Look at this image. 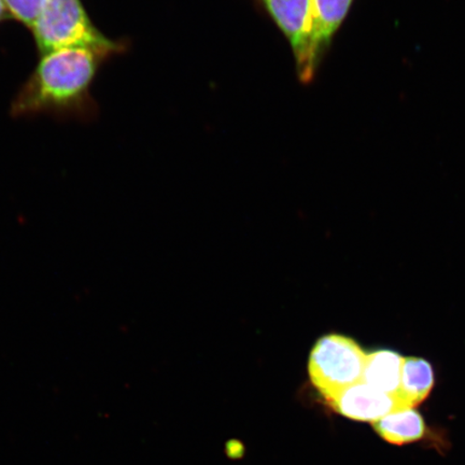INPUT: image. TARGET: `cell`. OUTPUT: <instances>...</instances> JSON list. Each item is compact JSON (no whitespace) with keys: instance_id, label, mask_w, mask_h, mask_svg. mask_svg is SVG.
<instances>
[{"instance_id":"cell-6","label":"cell","mask_w":465,"mask_h":465,"mask_svg":"<svg viewBox=\"0 0 465 465\" xmlns=\"http://www.w3.org/2000/svg\"><path fill=\"white\" fill-rule=\"evenodd\" d=\"M352 3L353 0H312V50L317 71Z\"/></svg>"},{"instance_id":"cell-4","label":"cell","mask_w":465,"mask_h":465,"mask_svg":"<svg viewBox=\"0 0 465 465\" xmlns=\"http://www.w3.org/2000/svg\"><path fill=\"white\" fill-rule=\"evenodd\" d=\"M263 9L292 49L296 73L303 84H310L317 69L312 50V0H253Z\"/></svg>"},{"instance_id":"cell-2","label":"cell","mask_w":465,"mask_h":465,"mask_svg":"<svg viewBox=\"0 0 465 465\" xmlns=\"http://www.w3.org/2000/svg\"><path fill=\"white\" fill-rule=\"evenodd\" d=\"M31 31L40 55L78 48L112 57L126 50L124 43L104 36L95 26L81 0H45Z\"/></svg>"},{"instance_id":"cell-10","label":"cell","mask_w":465,"mask_h":465,"mask_svg":"<svg viewBox=\"0 0 465 465\" xmlns=\"http://www.w3.org/2000/svg\"><path fill=\"white\" fill-rule=\"evenodd\" d=\"M4 3L10 17L31 29L45 0H4Z\"/></svg>"},{"instance_id":"cell-1","label":"cell","mask_w":465,"mask_h":465,"mask_svg":"<svg viewBox=\"0 0 465 465\" xmlns=\"http://www.w3.org/2000/svg\"><path fill=\"white\" fill-rule=\"evenodd\" d=\"M110 56L90 49H62L42 54L11 104L15 118L37 114L87 119L95 114L91 87Z\"/></svg>"},{"instance_id":"cell-9","label":"cell","mask_w":465,"mask_h":465,"mask_svg":"<svg viewBox=\"0 0 465 465\" xmlns=\"http://www.w3.org/2000/svg\"><path fill=\"white\" fill-rule=\"evenodd\" d=\"M374 430L388 443L404 445L421 440L427 432V426L420 412L414 409H404L375 421Z\"/></svg>"},{"instance_id":"cell-8","label":"cell","mask_w":465,"mask_h":465,"mask_svg":"<svg viewBox=\"0 0 465 465\" xmlns=\"http://www.w3.org/2000/svg\"><path fill=\"white\" fill-rule=\"evenodd\" d=\"M434 386L431 364L420 358H404L398 399L405 409H414L428 398Z\"/></svg>"},{"instance_id":"cell-5","label":"cell","mask_w":465,"mask_h":465,"mask_svg":"<svg viewBox=\"0 0 465 465\" xmlns=\"http://www.w3.org/2000/svg\"><path fill=\"white\" fill-rule=\"evenodd\" d=\"M329 402L337 412L357 421L375 422L392 411L405 409L397 397L377 391L362 381L347 387Z\"/></svg>"},{"instance_id":"cell-11","label":"cell","mask_w":465,"mask_h":465,"mask_svg":"<svg viewBox=\"0 0 465 465\" xmlns=\"http://www.w3.org/2000/svg\"><path fill=\"white\" fill-rule=\"evenodd\" d=\"M9 16L7 8H5L4 0H0V23L7 19Z\"/></svg>"},{"instance_id":"cell-3","label":"cell","mask_w":465,"mask_h":465,"mask_svg":"<svg viewBox=\"0 0 465 465\" xmlns=\"http://www.w3.org/2000/svg\"><path fill=\"white\" fill-rule=\"evenodd\" d=\"M366 353L349 337L331 334L312 348L308 363L311 381L328 401L362 381Z\"/></svg>"},{"instance_id":"cell-7","label":"cell","mask_w":465,"mask_h":465,"mask_svg":"<svg viewBox=\"0 0 465 465\" xmlns=\"http://www.w3.org/2000/svg\"><path fill=\"white\" fill-rule=\"evenodd\" d=\"M404 358L392 351L366 353L362 381L381 392L398 397Z\"/></svg>"}]
</instances>
